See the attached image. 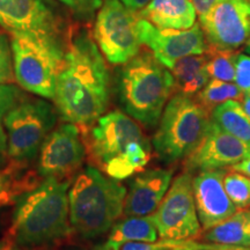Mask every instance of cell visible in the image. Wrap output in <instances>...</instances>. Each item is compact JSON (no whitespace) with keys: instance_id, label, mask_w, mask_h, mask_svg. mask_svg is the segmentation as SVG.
I'll return each instance as SVG.
<instances>
[{"instance_id":"cell-15","label":"cell","mask_w":250,"mask_h":250,"mask_svg":"<svg viewBox=\"0 0 250 250\" xmlns=\"http://www.w3.org/2000/svg\"><path fill=\"white\" fill-rule=\"evenodd\" d=\"M250 155L245 144L213 123L201 145L186 159L184 168L192 175L233 167Z\"/></svg>"},{"instance_id":"cell-16","label":"cell","mask_w":250,"mask_h":250,"mask_svg":"<svg viewBox=\"0 0 250 250\" xmlns=\"http://www.w3.org/2000/svg\"><path fill=\"white\" fill-rule=\"evenodd\" d=\"M224 169L202 171L193 176V196L202 229L208 230L239 210L224 188Z\"/></svg>"},{"instance_id":"cell-40","label":"cell","mask_w":250,"mask_h":250,"mask_svg":"<svg viewBox=\"0 0 250 250\" xmlns=\"http://www.w3.org/2000/svg\"><path fill=\"white\" fill-rule=\"evenodd\" d=\"M248 1H249V2H250V0H248Z\"/></svg>"},{"instance_id":"cell-37","label":"cell","mask_w":250,"mask_h":250,"mask_svg":"<svg viewBox=\"0 0 250 250\" xmlns=\"http://www.w3.org/2000/svg\"><path fill=\"white\" fill-rule=\"evenodd\" d=\"M241 105L243 108V111H245V114L249 117L250 120V93L245 94V96H243L241 101Z\"/></svg>"},{"instance_id":"cell-4","label":"cell","mask_w":250,"mask_h":250,"mask_svg":"<svg viewBox=\"0 0 250 250\" xmlns=\"http://www.w3.org/2000/svg\"><path fill=\"white\" fill-rule=\"evenodd\" d=\"M126 189L88 166L68 189V214L72 229L83 239L109 232L124 211Z\"/></svg>"},{"instance_id":"cell-26","label":"cell","mask_w":250,"mask_h":250,"mask_svg":"<svg viewBox=\"0 0 250 250\" xmlns=\"http://www.w3.org/2000/svg\"><path fill=\"white\" fill-rule=\"evenodd\" d=\"M13 55L11 41L0 34V83H8L14 80Z\"/></svg>"},{"instance_id":"cell-8","label":"cell","mask_w":250,"mask_h":250,"mask_svg":"<svg viewBox=\"0 0 250 250\" xmlns=\"http://www.w3.org/2000/svg\"><path fill=\"white\" fill-rule=\"evenodd\" d=\"M55 108L43 100H22L4 117L7 154L17 164L33 159L54 129Z\"/></svg>"},{"instance_id":"cell-19","label":"cell","mask_w":250,"mask_h":250,"mask_svg":"<svg viewBox=\"0 0 250 250\" xmlns=\"http://www.w3.org/2000/svg\"><path fill=\"white\" fill-rule=\"evenodd\" d=\"M208 55H191L177 59L168 68L175 81V90L193 96L210 80L206 70Z\"/></svg>"},{"instance_id":"cell-23","label":"cell","mask_w":250,"mask_h":250,"mask_svg":"<svg viewBox=\"0 0 250 250\" xmlns=\"http://www.w3.org/2000/svg\"><path fill=\"white\" fill-rule=\"evenodd\" d=\"M243 96H245V93L235 83L212 79L208 80V83L197 93L196 99L206 110L211 112L219 104L229 100L241 102Z\"/></svg>"},{"instance_id":"cell-31","label":"cell","mask_w":250,"mask_h":250,"mask_svg":"<svg viewBox=\"0 0 250 250\" xmlns=\"http://www.w3.org/2000/svg\"><path fill=\"white\" fill-rule=\"evenodd\" d=\"M190 1H191L193 7H195L196 14L201 18L217 4L218 0H190Z\"/></svg>"},{"instance_id":"cell-21","label":"cell","mask_w":250,"mask_h":250,"mask_svg":"<svg viewBox=\"0 0 250 250\" xmlns=\"http://www.w3.org/2000/svg\"><path fill=\"white\" fill-rule=\"evenodd\" d=\"M211 118L221 130L235 137L250 149V120L243 111L241 102L229 100L211 111Z\"/></svg>"},{"instance_id":"cell-34","label":"cell","mask_w":250,"mask_h":250,"mask_svg":"<svg viewBox=\"0 0 250 250\" xmlns=\"http://www.w3.org/2000/svg\"><path fill=\"white\" fill-rule=\"evenodd\" d=\"M125 7L132 9V11H142L144 7H146L149 4L151 0H120Z\"/></svg>"},{"instance_id":"cell-3","label":"cell","mask_w":250,"mask_h":250,"mask_svg":"<svg viewBox=\"0 0 250 250\" xmlns=\"http://www.w3.org/2000/svg\"><path fill=\"white\" fill-rule=\"evenodd\" d=\"M93 124L90 152L109 177L116 181L129 179L148 164L151 142L129 115L114 110L102 115Z\"/></svg>"},{"instance_id":"cell-30","label":"cell","mask_w":250,"mask_h":250,"mask_svg":"<svg viewBox=\"0 0 250 250\" xmlns=\"http://www.w3.org/2000/svg\"><path fill=\"white\" fill-rule=\"evenodd\" d=\"M12 189V177L8 173L0 171V203L7 199Z\"/></svg>"},{"instance_id":"cell-29","label":"cell","mask_w":250,"mask_h":250,"mask_svg":"<svg viewBox=\"0 0 250 250\" xmlns=\"http://www.w3.org/2000/svg\"><path fill=\"white\" fill-rule=\"evenodd\" d=\"M234 81L243 93H250V56L245 54L237 55Z\"/></svg>"},{"instance_id":"cell-24","label":"cell","mask_w":250,"mask_h":250,"mask_svg":"<svg viewBox=\"0 0 250 250\" xmlns=\"http://www.w3.org/2000/svg\"><path fill=\"white\" fill-rule=\"evenodd\" d=\"M208 55V70L210 78L232 83L235 78V62L239 52L235 50H219L208 46L206 51Z\"/></svg>"},{"instance_id":"cell-6","label":"cell","mask_w":250,"mask_h":250,"mask_svg":"<svg viewBox=\"0 0 250 250\" xmlns=\"http://www.w3.org/2000/svg\"><path fill=\"white\" fill-rule=\"evenodd\" d=\"M212 125L211 112L192 96L175 93L158 123L152 145L159 160L174 165L201 145Z\"/></svg>"},{"instance_id":"cell-33","label":"cell","mask_w":250,"mask_h":250,"mask_svg":"<svg viewBox=\"0 0 250 250\" xmlns=\"http://www.w3.org/2000/svg\"><path fill=\"white\" fill-rule=\"evenodd\" d=\"M6 158H8L7 154V137L4 131V127L0 124V165L4 164Z\"/></svg>"},{"instance_id":"cell-5","label":"cell","mask_w":250,"mask_h":250,"mask_svg":"<svg viewBox=\"0 0 250 250\" xmlns=\"http://www.w3.org/2000/svg\"><path fill=\"white\" fill-rule=\"evenodd\" d=\"M122 108L131 118L152 129L175 92L170 71L151 51H140L122 66L117 79Z\"/></svg>"},{"instance_id":"cell-36","label":"cell","mask_w":250,"mask_h":250,"mask_svg":"<svg viewBox=\"0 0 250 250\" xmlns=\"http://www.w3.org/2000/svg\"><path fill=\"white\" fill-rule=\"evenodd\" d=\"M0 250H22L9 236H6L0 241Z\"/></svg>"},{"instance_id":"cell-39","label":"cell","mask_w":250,"mask_h":250,"mask_svg":"<svg viewBox=\"0 0 250 250\" xmlns=\"http://www.w3.org/2000/svg\"><path fill=\"white\" fill-rule=\"evenodd\" d=\"M98 250H109V249H108V248H105V247L103 246V247H101V248H99Z\"/></svg>"},{"instance_id":"cell-18","label":"cell","mask_w":250,"mask_h":250,"mask_svg":"<svg viewBox=\"0 0 250 250\" xmlns=\"http://www.w3.org/2000/svg\"><path fill=\"white\" fill-rule=\"evenodd\" d=\"M140 15L161 29H188L197 14L190 0H151Z\"/></svg>"},{"instance_id":"cell-12","label":"cell","mask_w":250,"mask_h":250,"mask_svg":"<svg viewBox=\"0 0 250 250\" xmlns=\"http://www.w3.org/2000/svg\"><path fill=\"white\" fill-rule=\"evenodd\" d=\"M39 173L43 177L67 176L83 165L86 148L77 124H61L46 137L40 149Z\"/></svg>"},{"instance_id":"cell-17","label":"cell","mask_w":250,"mask_h":250,"mask_svg":"<svg viewBox=\"0 0 250 250\" xmlns=\"http://www.w3.org/2000/svg\"><path fill=\"white\" fill-rule=\"evenodd\" d=\"M171 169H147L137 175L130 183L124 202V214L151 215L158 208L173 181Z\"/></svg>"},{"instance_id":"cell-38","label":"cell","mask_w":250,"mask_h":250,"mask_svg":"<svg viewBox=\"0 0 250 250\" xmlns=\"http://www.w3.org/2000/svg\"><path fill=\"white\" fill-rule=\"evenodd\" d=\"M246 51L248 52V54H250V40L246 43Z\"/></svg>"},{"instance_id":"cell-22","label":"cell","mask_w":250,"mask_h":250,"mask_svg":"<svg viewBox=\"0 0 250 250\" xmlns=\"http://www.w3.org/2000/svg\"><path fill=\"white\" fill-rule=\"evenodd\" d=\"M158 229L153 215H130L112 226L105 245L131 241L155 242L158 241Z\"/></svg>"},{"instance_id":"cell-13","label":"cell","mask_w":250,"mask_h":250,"mask_svg":"<svg viewBox=\"0 0 250 250\" xmlns=\"http://www.w3.org/2000/svg\"><path fill=\"white\" fill-rule=\"evenodd\" d=\"M140 39L143 44L147 45L155 58L167 68L177 59L206 54L208 50L204 33L197 23L188 29H161L142 18Z\"/></svg>"},{"instance_id":"cell-28","label":"cell","mask_w":250,"mask_h":250,"mask_svg":"<svg viewBox=\"0 0 250 250\" xmlns=\"http://www.w3.org/2000/svg\"><path fill=\"white\" fill-rule=\"evenodd\" d=\"M22 99L19 87L11 83H0V121L13 109Z\"/></svg>"},{"instance_id":"cell-2","label":"cell","mask_w":250,"mask_h":250,"mask_svg":"<svg viewBox=\"0 0 250 250\" xmlns=\"http://www.w3.org/2000/svg\"><path fill=\"white\" fill-rule=\"evenodd\" d=\"M68 189V181L45 177L19 199L8 236L20 247L43 246L66 237L72 230Z\"/></svg>"},{"instance_id":"cell-10","label":"cell","mask_w":250,"mask_h":250,"mask_svg":"<svg viewBox=\"0 0 250 250\" xmlns=\"http://www.w3.org/2000/svg\"><path fill=\"white\" fill-rule=\"evenodd\" d=\"M192 181L189 171L177 175L152 214L160 239L190 240L201 233Z\"/></svg>"},{"instance_id":"cell-35","label":"cell","mask_w":250,"mask_h":250,"mask_svg":"<svg viewBox=\"0 0 250 250\" xmlns=\"http://www.w3.org/2000/svg\"><path fill=\"white\" fill-rule=\"evenodd\" d=\"M232 168L234 170L240 171V173H243V174H246V175H248V176H250V155L247 156L245 160L239 162V164L234 165Z\"/></svg>"},{"instance_id":"cell-14","label":"cell","mask_w":250,"mask_h":250,"mask_svg":"<svg viewBox=\"0 0 250 250\" xmlns=\"http://www.w3.org/2000/svg\"><path fill=\"white\" fill-rule=\"evenodd\" d=\"M0 26L11 33L59 36L62 17L51 0H0Z\"/></svg>"},{"instance_id":"cell-27","label":"cell","mask_w":250,"mask_h":250,"mask_svg":"<svg viewBox=\"0 0 250 250\" xmlns=\"http://www.w3.org/2000/svg\"><path fill=\"white\" fill-rule=\"evenodd\" d=\"M66 6L74 17L81 20H88L102 6V0H58Z\"/></svg>"},{"instance_id":"cell-7","label":"cell","mask_w":250,"mask_h":250,"mask_svg":"<svg viewBox=\"0 0 250 250\" xmlns=\"http://www.w3.org/2000/svg\"><path fill=\"white\" fill-rule=\"evenodd\" d=\"M11 46L14 77L19 85L41 98L54 100L66 52L59 36L12 33Z\"/></svg>"},{"instance_id":"cell-20","label":"cell","mask_w":250,"mask_h":250,"mask_svg":"<svg viewBox=\"0 0 250 250\" xmlns=\"http://www.w3.org/2000/svg\"><path fill=\"white\" fill-rule=\"evenodd\" d=\"M203 239L218 245L250 247V211L239 208L226 220L205 230Z\"/></svg>"},{"instance_id":"cell-32","label":"cell","mask_w":250,"mask_h":250,"mask_svg":"<svg viewBox=\"0 0 250 250\" xmlns=\"http://www.w3.org/2000/svg\"><path fill=\"white\" fill-rule=\"evenodd\" d=\"M199 250H250V247L218 245V243H203L199 245Z\"/></svg>"},{"instance_id":"cell-25","label":"cell","mask_w":250,"mask_h":250,"mask_svg":"<svg viewBox=\"0 0 250 250\" xmlns=\"http://www.w3.org/2000/svg\"><path fill=\"white\" fill-rule=\"evenodd\" d=\"M224 188L226 193L237 208H246L250 205V176L232 170L224 175Z\"/></svg>"},{"instance_id":"cell-1","label":"cell","mask_w":250,"mask_h":250,"mask_svg":"<svg viewBox=\"0 0 250 250\" xmlns=\"http://www.w3.org/2000/svg\"><path fill=\"white\" fill-rule=\"evenodd\" d=\"M109 86V72L98 44L87 31H81L65 52L56 83L54 101L62 120L93 124L107 110Z\"/></svg>"},{"instance_id":"cell-9","label":"cell","mask_w":250,"mask_h":250,"mask_svg":"<svg viewBox=\"0 0 250 250\" xmlns=\"http://www.w3.org/2000/svg\"><path fill=\"white\" fill-rule=\"evenodd\" d=\"M142 15L120 0H104L96 15L94 39L110 64L123 65L140 52Z\"/></svg>"},{"instance_id":"cell-11","label":"cell","mask_w":250,"mask_h":250,"mask_svg":"<svg viewBox=\"0 0 250 250\" xmlns=\"http://www.w3.org/2000/svg\"><path fill=\"white\" fill-rule=\"evenodd\" d=\"M199 26L210 48L236 50L250 40V2L248 0H218Z\"/></svg>"}]
</instances>
